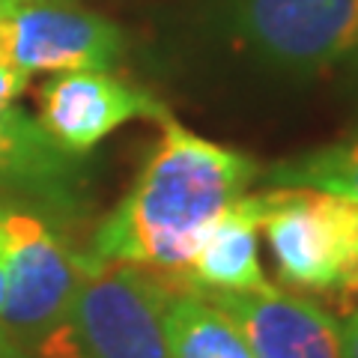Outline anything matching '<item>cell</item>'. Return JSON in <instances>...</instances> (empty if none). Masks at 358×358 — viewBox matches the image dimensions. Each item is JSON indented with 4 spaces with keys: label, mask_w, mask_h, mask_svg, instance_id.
Returning <instances> with one entry per match:
<instances>
[{
    "label": "cell",
    "mask_w": 358,
    "mask_h": 358,
    "mask_svg": "<svg viewBox=\"0 0 358 358\" xmlns=\"http://www.w3.org/2000/svg\"><path fill=\"white\" fill-rule=\"evenodd\" d=\"M350 296H358V278H355V287H352V293Z\"/></svg>",
    "instance_id": "ac0fdd59"
},
{
    "label": "cell",
    "mask_w": 358,
    "mask_h": 358,
    "mask_svg": "<svg viewBox=\"0 0 358 358\" xmlns=\"http://www.w3.org/2000/svg\"><path fill=\"white\" fill-rule=\"evenodd\" d=\"M0 3H3V0H0Z\"/></svg>",
    "instance_id": "d6986e66"
},
{
    "label": "cell",
    "mask_w": 358,
    "mask_h": 358,
    "mask_svg": "<svg viewBox=\"0 0 358 358\" xmlns=\"http://www.w3.org/2000/svg\"><path fill=\"white\" fill-rule=\"evenodd\" d=\"M164 122L167 108L110 72H60L39 90V126L69 155H84L129 120Z\"/></svg>",
    "instance_id": "52a82bcc"
},
{
    "label": "cell",
    "mask_w": 358,
    "mask_h": 358,
    "mask_svg": "<svg viewBox=\"0 0 358 358\" xmlns=\"http://www.w3.org/2000/svg\"><path fill=\"white\" fill-rule=\"evenodd\" d=\"M122 33L114 21L72 0H3L0 60L24 75L108 72L122 57Z\"/></svg>",
    "instance_id": "8992f818"
},
{
    "label": "cell",
    "mask_w": 358,
    "mask_h": 358,
    "mask_svg": "<svg viewBox=\"0 0 358 358\" xmlns=\"http://www.w3.org/2000/svg\"><path fill=\"white\" fill-rule=\"evenodd\" d=\"M27 78H30V75H24L21 69H15V66H9L6 60H0V114L13 108L15 99L24 93Z\"/></svg>",
    "instance_id": "4fadbf2b"
},
{
    "label": "cell",
    "mask_w": 358,
    "mask_h": 358,
    "mask_svg": "<svg viewBox=\"0 0 358 358\" xmlns=\"http://www.w3.org/2000/svg\"><path fill=\"white\" fill-rule=\"evenodd\" d=\"M0 221L6 236L0 331L30 355L69 313L81 278V254L36 212L0 206Z\"/></svg>",
    "instance_id": "5b68a950"
},
{
    "label": "cell",
    "mask_w": 358,
    "mask_h": 358,
    "mask_svg": "<svg viewBox=\"0 0 358 358\" xmlns=\"http://www.w3.org/2000/svg\"><path fill=\"white\" fill-rule=\"evenodd\" d=\"M212 24L245 69L287 84L358 51V0H215Z\"/></svg>",
    "instance_id": "3957f363"
},
{
    "label": "cell",
    "mask_w": 358,
    "mask_h": 358,
    "mask_svg": "<svg viewBox=\"0 0 358 358\" xmlns=\"http://www.w3.org/2000/svg\"><path fill=\"white\" fill-rule=\"evenodd\" d=\"M0 358H27V352L21 350V346H15L3 331H0Z\"/></svg>",
    "instance_id": "2e32d148"
},
{
    "label": "cell",
    "mask_w": 358,
    "mask_h": 358,
    "mask_svg": "<svg viewBox=\"0 0 358 358\" xmlns=\"http://www.w3.org/2000/svg\"><path fill=\"white\" fill-rule=\"evenodd\" d=\"M350 60H352V69H355V72H358V51H355V54H352V57H350Z\"/></svg>",
    "instance_id": "e0dca14e"
},
{
    "label": "cell",
    "mask_w": 358,
    "mask_h": 358,
    "mask_svg": "<svg viewBox=\"0 0 358 358\" xmlns=\"http://www.w3.org/2000/svg\"><path fill=\"white\" fill-rule=\"evenodd\" d=\"M257 233H260V194H242L212 224L176 287L194 293H248L268 287L260 266Z\"/></svg>",
    "instance_id": "30bf717a"
},
{
    "label": "cell",
    "mask_w": 358,
    "mask_h": 358,
    "mask_svg": "<svg viewBox=\"0 0 358 358\" xmlns=\"http://www.w3.org/2000/svg\"><path fill=\"white\" fill-rule=\"evenodd\" d=\"M263 188H313L358 203V138L301 152L260 171Z\"/></svg>",
    "instance_id": "7c38bea8"
},
{
    "label": "cell",
    "mask_w": 358,
    "mask_h": 358,
    "mask_svg": "<svg viewBox=\"0 0 358 358\" xmlns=\"http://www.w3.org/2000/svg\"><path fill=\"white\" fill-rule=\"evenodd\" d=\"M341 355L343 358H358V308L341 326Z\"/></svg>",
    "instance_id": "5bb4252c"
},
{
    "label": "cell",
    "mask_w": 358,
    "mask_h": 358,
    "mask_svg": "<svg viewBox=\"0 0 358 358\" xmlns=\"http://www.w3.org/2000/svg\"><path fill=\"white\" fill-rule=\"evenodd\" d=\"M0 192L27 194L51 209H78L81 171L75 155L60 150L51 134L24 110L0 114Z\"/></svg>",
    "instance_id": "9c48e42d"
},
{
    "label": "cell",
    "mask_w": 358,
    "mask_h": 358,
    "mask_svg": "<svg viewBox=\"0 0 358 358\" xmlns=\"http://www.w3.org/2000/svg\"><path fill=\"white\" fill-rule=\"evenodd\" d=\"M6 293V236H3V221H0V308H3Z\"/></svg>",
    "instance_id": "9a60e30c"
},
{
    "label": "cell",
    "mask_w": 358,
    "mask_h": 358,
    "mask_svg": "<svg viewBox=\"0 0 358 358\" xmlns=\"http://www.w3.org/2000/svg\"><path fill=\"white\" fill-rule=\"evenodd\" d=\"M260 230L287 287L350 296L358 278V203L313 188H263Z\"/></svg>",
    "instance_id": "277c9868"
},
{
    "label": "cell",
    "mask_w": 358,
    "mask_h": 358,
    "mask_svg": "<svg viewBox=\"0 0 358 358\" xmlns=\"http://www.w3.org/2000/svg\"><path fill=\"white\" fill-rule=\"evenodd\" d=\"M164 341L171 358H254L236 322L185 287L167 301Z\"/></svg>",
    "instance_id": "8fae6325"
},
{
    "label": "cell",
    "mask_w": 358,
    "mask_h": 358,
    "mask_svg": "<svg viewBox=\"0 0 358 358\" xmlns=\"http://www.w3.org/2000/svg\"><path fill=\"white\" fill-rule=\"evenodd\" d=\"M176 284L150 268L81 254V278L66 320L36 358H171L164 310Z\"/></svg>",
    "instance_id": "7a4b0ae2"
},
{
    "label": "cell",
    "mask_w": 358,
    "mask_h": 358,
    "mask_svg": "<svg viewBox=\"0 0 358 358\" xmlns=\"http://www.w3.org/2000/svg\"><path fill=\"white\" fill-rule=\"evenodd\" d=\"M236 322L254 358H343L341 322L310 299L278 287L248 293H200Z\"/></svg>",
    "instance_id": "ba28073f"
},
{
    "label": "cell",
    "mask_w": 358,
    "mask_h": 358,
    "mask_svg": "<svg viewBox=\"0 0 358 358\" xmlns=\"http://www.w3.org/2000/svg\"><path fill=\"white\" fill-rule=\"evenodd\" d=\"M257 176L260 167L251 155L212 143L167 117L159 147L131 192L99 224L90 254L150 268L176 284L212 224L248 194Z\"/></svg>",
    "instance_id": "6da1fadb"
}]
</instances>
